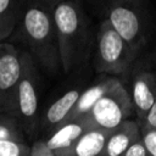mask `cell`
<instances>
[{
    "label": "cell",
    "mask_w": 156,
    "mask_h": 156,
    "mask_svg": "<svg viewBox=\"0 0 156 156\" xmlns=\"http://www.w3.org/2000/svg\"><path fill=\"white\" fill-rule=\"evenodd\" d=\"M52 12L62 72L68 74L84 66L93 55L96 29L82 0H63L52 9Z\"/></svg>",
    "instance_id": "cell-1"
},
{
    "label": "cell",
    "mask_w": 156,
    "mask_h": 156,
    "mask_svg": "<svg viewBox=\"0 0 156 156\" xmlns=\"http://www.w3.org/2000/svg\"><path fill=\"white\" fill-rule=\"evenodd\" d=\"M12 34L46 72L55 76L62 71L58 37L51 7L28 1Z\"/></svg>",
    "instance_id": "cell-2"
},
{
    "label": "cell",
    "mask_w": 156,
    "mask_h": 156,
    "mask_svg": "<svg viewBox=\"0 0 156 156\" xmlns=\"http://www.w3.org/2000/svg\"><path fill=\"white\" fill-rule=\"evenodd\" d=\"M139 54L156 43V20L149 0H104L98 12Z\"/></svg>",
    "instance_id": "cell-3"
},
{
    "label": "cell",
    "mask_w": 156,
    "mask_h": 156,
    "mask_svg": "<svg viewBox=\"0 0 156 156\" xmlns=\"http://www.w3.org/2000/svg\"><path fill=\"white\" fill-rule=\"evenodd\" d=\"M139 55L106 18H100L93 51V66L99 74L123 77Z\"/></svg>",
    "instance_id": "cell-4"
},
{
    "label": "cell",
    "mask_w": 156,
    "mask_h": 156,
    "mask_svg": "<svg viewBox=\"0 0 156 156\" xmlns=\"http://www.w3.org/2000/svg\"><path fill=\"white\" fill-rule=\"evenodd\" d=\"M128 89L135 108V117L141 126L156 101V43L143 51L130 69L121 77Z\"/></svg>",
    "instance_id": "cell-5"
},
{
    "label": "cell",
    "mask_w": 156,
    "mask_h": 156,
    "mask_svg": "<svg viewBox=\"0 0 156 156\" xmlns=\"http://www.w3.org/2000/svg\"><path fill=\"white\" fill-rule=\"evenodd\" d=\"M16 118L23 132L33 136L38 129V71L37 62L22 51V76L16 94Z\"/></svg>",
    "instance_id": "cell-6"
},
{
    "label": "cell",
    "mask_w": 156,
    "mask_h": 156,
    "mask_svg": "<svg viewBox=\"0 0 156 156\" xmlns=\"http://www.w3.org/2000/svg\"><path fill=\"white\" fill-rule=\"evenodd\" d=\"M135 115L132 96L121 77L84 116L94 127L113 129Z\"/></svg>",
    "instance_id": "cell-7"
},
{
    "label": "cell",
    "mask_w": 156,
    "mask_h": 156,
    "mask_svg": "<svg viewBox=\"0 0 156 156\" xmlns=\"http://www.w3.org/2000/svg\"><path fill=\"white\" fill-rule=\"evenodd\" d=\"M22 76V51L0 41V112L16 117V94Z\"/></svg>",
    "instance_id": "cell-8"
},
{
    "label": "cell",
    "mask_w": 156,
    "mask_h": 156,
    "mask_svg": "<svg viewBox=\"0 0 156 156\" xmlns=\"http://www.w3.org/2000/svg\"><path fill=\"white\" fill-rule=\"evenodd\" d=\"M111 129L91 127L71 146L55 151L56 156H100Z\"/></svg>",
    "instance_id": "cell-9"
},
{
    "label": "cell",
    "mask_w": 156,
    "mask_h": 156,
    "mask_svg": "<svg viewBox=\"0 0 156 156\" xmlns=\"http://www.w3.org/2000/svg\"><path fill=\"white\" fill-rule=\"evenodd\" d=\"M141 138V126L136 119H126L111 129L100 156H121L132 144Z\"/></svg>",
    "instance_id": "cell-10"
},
{
    "label": "cell",
    "mask_w": 156,
    "mask_h": 156,
    "mask_svg": "<svg viewBox=\"0 0 156 156\" xmlns=\"http://www.w3.org/2000/svg\"><path fill=\"white\" fill-rule=\"evenodd\" d=\"M118 79H119V77H116V76L101 74V77L93 85H90L88 89H85L84 91L80 93L67 121H74V119L84 117L93 108V106L98 102V100L105 93H107Z\"/></svg>",
    "instance_id": "cell-11"
},
{
    "label": "cell",
    "mask_w": 156,
    "mask_h": 156,
    "mask_svg": "<svg viewBox=\"0 0 156 156\" xmlns=\"http://www.w3.org/2000/svg\"><path fill=\"white\" fill-rule=\"evenodd\" d=\"M91 127L94 126L85 117L74 121H67L62 123L60 127H57L45 141L50 149L57 151L71 146L85 130H88Z\"/></svg>",
    "instance_id": "cell-12"
},
{
    "label": "cell",
    "mask_w": 156,
    "mask_h": 156,
    "mask_svg": "<svg viewBox=\"0 0 156 156\" xmlns=\"http://www.w3.org/2000/svg\"><path fill=\"white\" fill-rule=\"evenodd\" d=\"M80 93L82 91H79L78 89L68 90L49 106L43 118V123L46 129L55 130L57 127L67 121Z\"/></svg>",
    "instance_id": "cell-13"
},
{
    "label": "cell",
    "mask_w": 156,
    "mask_h": 156,
    "mask_svg": "<svg viewBox=\"0 0 156 156\" xmlns=\"http://www.w3.org/2000/svg\"><path fill=\"white\" fill-rule=\"evenodd\" d=\"M28 1L29 0H0V41L12 35Z\"/></svg>",
    "instance_id": "cell-14"
},
{
    "label": "cell",
    "mask_w": 156,
    "mask_h": 156,
    "mask_svg": "<svg viewBox=\"0 0 156 156\" xmlns=\"http://www.w3.org/2000/svg\"><path fill=\"white\" fill-rule=\"evenodd\" d=\"M0 140L24 141V132L16 117L0 112Z\"/></svg>",
    "instance_id": "cell-15"
},
{
    "label": "cell",
    "mask_w": 156,
    "mask_h": 156,
    "mask_svg": "<svg viewBox=\"0 0 156 156\" xmlns=\"http://www.w3.org/2000/svg\"><path fill=\"white\" fill-rule=\"evenodd\" d=\"M32 146L20 140H0V156H30Z\"/></svg>",
    "instance_id": "cell-16"
},
{
    "label": "cell",
    "mask_w": 156,
    "mask_h": 156,
    "mask_svg": "<svg viewBox=\"0 0 156 156\" xmlns=\"http://www.w3.org/2000/svg\"><path fill=\"white\" fill-rule=\"evenodd\" d=\"M141 140L150 156H156V128L141 127Z\"/></svg>",
    "instance_id": "cell-17"
},
{
    "label": "cell",
    "mask_w": 156,
    "mask_h": 156,
    "mask_svg": "<svg viewBox=\"0 0 156 156\" xmlns=\"http://www.w3.org/2000/svg\"><path fill=\"white\" fill-rule=\"evenodd\" d=\"M30 156H56L55 151L49 147L45 140H37L32 145Z\"/></svg>",
    "instance_id": "cell-18"
},
{
    "label": "cell",
    "mask_w": 156,
    "mask_h": 156,
    "mask_svg": "<svg viewBox=\"0 0 156 156\" xmlns=\"http://www.w3.org/2000/svg\"><path fill=\"white\" fill-rule=\"evenodd\" d=\"M121 156H150V154L147 152V150L140 138L134 144H132Z\"/></svg>",
    "instance_id": "cell-19"
},
{
    "label": "cell",
    "mask_w": 156,
    "mask_h": 156,
    "mask_svg": "<svg viewBox=\"0 0 156 156\" xmlns=\"http://www.w3.org/2000/svg\"><path fill=\"white\" fill-rule=\"evenodd\" d=\"M141 127H149V128H156V101L152 105V107L150 108L144 123L141 124Z\"/></svg>",
    "instance_id": "cell-20"
},
{
    "label": "cell",
    "mask_w": 156,
    "mask_h": 156,
    "mask_svg": "<svg viewBox=\"0 0 156 156\" xmlns=\"http://www.w3.org/2000/svg\"><path fill=\"white\" fill-rule=\"evenodd\" d=\"M82 1L85 5V7L88 9V11H90L95 16H98V12L101 7V4L104 2V0H82Z\"/></svg>",
    "instance_id": "cell-21"
},
{
    "label": "cell",
    "mask_w": 156,
    "mask_h": 156,
    "mask_svg": "<svg viewBox=\"0 0 156 156\" xmlns=\"http://www.w3.org/2000/svg\"><path fill=\"white\" fill-rule=\"evenodd\" d=\"M29 1L39 2V4H41V5H45V6H48V7L54 9L58 2H61V1H63V0H29Z\"/></svg>",
    "instance_id": "cell-22"
}]
</instances>
